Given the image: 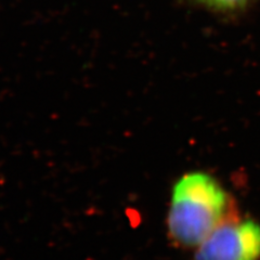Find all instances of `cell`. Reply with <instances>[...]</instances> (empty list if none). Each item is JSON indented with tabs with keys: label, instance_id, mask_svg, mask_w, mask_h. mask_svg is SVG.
<instances>
[{
	"label": "cell",
	"instance_id": "obj_3",
	"mask_svg": "<svg viewBox=\"0 0 260 260\" xmlns=\"http://www.w3.org/2000/svg\"><path fill=\"white\" fill-rule=\"evenodd\" d=\"M193 2L211 11L232 14L246 9L253 0H193Z\"/></svg>",
	"mask_w": 260,
	"mask_h": 260
},
{
	"label": "cell",
	"instance_id": "obj_1",
	"mask_svg": "<svg viewBox=\"0 0 260 260\" xmlns=\"http://www.w3.org/2000/svg\"><path fill=\"white\" fill-rule=\"evenodd\" d=\"M229 193L205 172H190L175 182L167 214V234L176 246L197 249L217 228L234 217Z\"/></svg>",
	"mask_w": 260,
	"mask_h": 260
},
{
	"label": "cell",
	"instance_id": "obj_2",
	"mask_svg": "<svg viewBox=\"0 0 260 260\" xmlns=\"http://www.w3.org/2000/svg\"><path fill=\"white\" fill-rule=\"evenodd\" d=\"M260 224L234 216L197 248L194 260H259Z\"/></svg>",
	"mask_w": 260,
	"mask_h": 260
}]
</instances>
